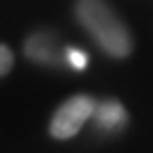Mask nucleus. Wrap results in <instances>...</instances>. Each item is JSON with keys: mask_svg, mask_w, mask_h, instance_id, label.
Listing matches in <instances>:
<instances>
[{"mask_svg": "<svg viewBox=\"0 0 153 153\" xmlns=\"http://www.w3.org/2000/svg\"><path fill=\"white\" fill-rule=\"evenodd\" d=\"M74 13L85 32L111 57H128L132 53L134 38L106 0H76Z\"/></svg>", "mask_w": 153, "mask_h": 153, "instance_id": "f257e3e1", "label": "nucleus"}, {"mask_svg": "<svg viewBox=\"0 0 153 153\" xmlns=\"http://www.w3.org/2000/svg\"><path fill=\"white\" fill-rule=\"evenodd\" d=\"M66 57H68L70 66L76 68V70H83V68L87 66V55H85L83 51H79V49H68V51H66Z\"/></svg>", "mask_w": 153, "mask_h": 153, "instance_id": "423d86ee", "label": "nucleus"}, {"mask_svg": "<svg viewBox=\"0 0 153 153\" xmlns=\"http://www.w3.org/2000/svg\"><path fill=\"white\" fill-rule=\"evenodd\" d=\"M26 55L34 62H41V64L51 62L53 60V47L49 43V38L43 36V34L30 36L28 43H26Z\"/></svg>", "mask_w": 153, "mask_h": 153, "instance_id": "20e7f679", "label": "nucleus"}, {"mask_svg": "<svg viewBox=\"0 0 153 153\" xmlns=\"http://www.w3.org/2000/svg\"><path fill=\"white\" fill-rule=\"evenodd\" d=\"M13 64H15V57H13V51L0 43V76H7L11 70H13Z\"/></svg>", "mask_w": 153, "mask_h": 153, "instance_id": "39448f33", "label": "nucleus"}, {"mask_svg": "<svg viewBox=\"0 0 153 153\" xmlns=\"http://www.w3.org/2000/svg\"><path fill=\"white\" fill-rule=\"evenodd\" d=\"M94 117H96V123L102 130H117L123 126L126 121V111L119 102L115 100H104L100 104H96L94 108Z\"/></svg>", "mask_w": 153, "mask_h": 153, "instance_id": "7ed1b4c3", "label": "nucleus"}, {"mask_svg": "<svg viewBox=\"0 0 153 153\" xmlns=\"http://www.w3.org/2000/svg\"><path fill=\"white\" fill-rule=\"evenodd\" d=\"M94 108H96V100L85 94H76L68 98L51 117V123H49L51 136L57 140L72 138L74 134L81 132L83 123L94 115Z\"/></svg>", "mask_w": 153, "mask_h": 153, "instance_id": "f03ea898", "label": "nucleus"}]
</instances>
